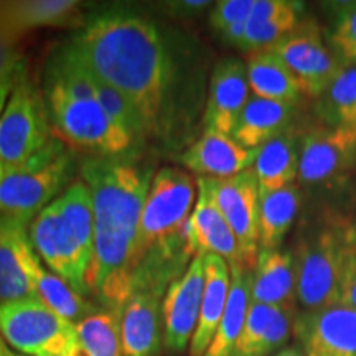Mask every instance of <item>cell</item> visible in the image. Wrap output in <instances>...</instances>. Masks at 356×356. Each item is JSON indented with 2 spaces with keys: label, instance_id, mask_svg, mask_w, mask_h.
I'll return each instance as SVG.
<instances>
[{
  "label": "cell",
  "instance_id": "5",
  "mask_svg": "<svg viewBox=\"0 0 356 356\" xmlns=\"http://www.w3.org/2000/svg\"><path fill=\"white\" fill-rule=\"evenodd\" d=\"M73 154L60 137L20 165L6 167L0 181V216L30 226L44 208L58 198L73 175Z\"/></svg>",
  "mask_w": 356,
  "mask_h": 356
},
{
  "label": "cell",
  "instance_id": "41",
  "mask_svg": "<svg viewBox=\"0 0 356 356\" xmlns=\"http://www.w3.org/2000/svg\"><path fill=\"white\" fill-rule=\"evenodd\" d=\"M12 350H8V346L6 345V341L0 338V356H10Z\"/></svg>",
  "mask_w": 356,
  "mask_h": 356
},
{
  "label": "cell",
  "instance_id": "3",
  "mask_svg": "<svg viewBox=\"0 0 356 356\" xmlns=\"http://www.w3.org/2000/svg\"><path fill=\"white\" fill-rule=\"evenodd\" d=\"M30 243L48 269L81 296H89L88 270L95 256V215L86 184L66 186L29 226Z\"/></svg>",
  "mask_w": 356,
  "mask_h": 356
},
{
  "label": "cell",
  "instance_id": "22",
  "mask_svg": "<svg viewBox=\"0 0 356 356\" xmlns=\"http://www.w3.org/2000/svg\"><path fill=\"white\" fill-rule=\"evenodd\" d=\"M231 287L229 264L222 257L204 254V289L202 310L195 335L190 343V356H203L220 327Z\"/></svg>",
  "mask_w": 356,
  "mask_h": 356
},
{
  "label": "cell",
  "instance_id": "23",
  "mask_svg": "<svg viewBox=\"0 0 356 356\" xmlns=\"http://www.w3.org/2000/svg\"><path fill=\"white\" fill-rule=\"evenodd\" d=\"M304 3L296 0H256L246 22L241 50L249 55L269 50L302 20Z\"/></svg>",
  "mask_w": 356,
  "mask_h": 356
},
{
  "label": "cell",
  "instance_id": "7",
  "mask_svg": "<svg viewBox=\"0 0 356 356\" xmlns=\"http://www.w3.org/2000/svg\"><path fill=\"white\" fill-rule=\"evenodd\" d=\"M0 338L25 356L81 355L76 327L40 299L0 304Z\"/></svg>",
  "mask_w": 356,
  "mask_h": 356
},
{
  "label": "cell",
  "instance_id": "9",
  "mask_svg": "<svg viewBox=\"0 0 356 356\" xmlns=\"http://www.w3.org/2000/svg\"><path fill=\"white\" fill-rule=\"evenodd\" d=\"M50 137L43 92L33 86L25 70L0 115V162L6 167L20 165L42 150Z\"/></svg>",
  "mask_w": 356,
  "mask_h": 356
},
{
  "label": "cell",
  "instance_id": "43",
  "mask_svg": "<svg viewBox=\"0 0 356 356\" xmlns=\"http://www.w3.org/2000/svg\"><path fill=\"white\" fill-rule=\"evenodd\" d=\"M10 356H25V355H20V353H15V351H12ZM74 356H83V355H74Z\"/></svg>",
  "mask_w": 356,
  "mask_h": 356
},
{
  "label": "cell",
  "instance_id": "14",
  "mask_svg": "<svg viewBox=\"0 0 356 356\" xmlns=\"http://www.w3.org/2000/svg\"><path fill=\"white\" fill-rule=\"evenodd\" d=\"M293 337L305 356H356V309L338 304L297 312Z\"/></svg>",
  "mask_w": 356,
  "mask_h": 356
},
{
  "label": "cell",
  "instance_id": "42",
  "mask_svg": "<svg viewBox=\"0 0 356 356\" xmlns=\"http://www.w3.org/2000/svg\"><path fill=\"white\" fill-rule=\"evenodd\" d=\"M3 172H6V165H3V163H2V162H0V181H2Z\"/></svg>",
  "mask_w": 356,
  "mask_h": 356
},
{
  "label": "cell",
  "instance_id": "36",
  "mask_svg": "<svg viewBox=\"0 0 356 356\" xmlns=\"http://www.w3.org/2000/svg\"><path fill=\"white\" fill-rule=\"evenodd\" d=\"M338 304L356 309V221L351 229L348 248H346L340 289H338Z\"/></svg>",
  "mask_w": 356,
  "mask_h": 356
},
{
  "label": "cell",
  "instance_id": "29",
  "mask_svg": "<svg viewBox=\"0 0 356 356\" xmlns=\"http://www.w3.org/2000/svg\"><path fill=\"white\" fill-rule=\"evenodd\" d=\"M302 191L299 185L261 193L259 198V251L279 249L299 215Z\"/></svg>",
  "mask_w": 356,
  "mask_h": 356
},
{
  "label": "cell",
  "instance_id": "16",
  "mask_svg": "<svg viewBox=\"0 0 356 356\" xmlns=\"http://www.w3.org/2000/svg\"><path fill=\"white\" fill-rule=\"evenodd\" d=\"M38 261L29 226L0 216V304L37 299L33 269Z\"/></svg>",
  "mask_w": 356,
  "mask_h": 356
},
{
  "label": "cell",
  "instance_id": "27",
  "mask_svg": "<svg viewBox=\"0 0 356 356\" xmlns=\"http://www.w3.org/2000/svg\"><path fill=\"white\" fill-rule=\"evenodd\" d=\"M246 70L249 88L257 97L297 104L304 96L297 78L273 50L251 53Z\"/></svg>",
  "mask_w": 356,
  "mask_h": 356
},
{
  "label": "cell",
  "instance_id": "8",
  "mask_svg": "<svg viewBox=\"0 0 356 356\" xmlns=\"http://www.w3.org/2000/svg\"><path fill=\"white\" fill-rule=\"evenodd\" d=\"M197 197L198 185L188 172L178 167H163L155 172L142 211L134 266L155 244L185 229Z\"/></svg>",
  "mask_w": 356,
  "mask_h": 356
},
{
  "label": "cell",
  "instance_id": "4",
  "mask_svg": "<svg viewBox=\"0 0 356 356\" xmlns=\"http://www.w3.org/2000/svg\"><path fill=\"white\" fill-rule=\"evenodd\" d=\"M355 220L325 208L302 229L293 249L300 312L338 305L341 270Z\"/></svg>",
  "mask_w": 356,
  "mask_h": 356
},
{
  "label": "cell",
  "instance_id": "2",
  "mask_svg": "<svg viewBox=\"0 0 356 356\" xmlns=\"http://www.w3.org/2000/svg\"><path fill=\"white\" fill-rule=\"evenodd\" d=\"M79 172L95 215V256L86 277L89 296L119 317L132 293L140 218L154 170L127 155H89Z\"/></svg>",
  "mask_w": 356,
  "mask_h": 356
},
{
  "label": "cell",
  "instance_id": "24",
  "mask_svg": "<svg viewBox=\"0 0 356 356\" xmlns=\"http://www.w3.org/2000/svg\"><path fill=\"white\" fill-rule=\"evenodd\" d=\"M296 106L251 96L244 106L233 139L246 149H259L266 142L291 129Z\"/></svg>",
  "mask_w": 356,
  "mask_h": 356
},
{
  "label": "cell",
  "instance_id": "40",
  "mask_svg": "<svg viewBox=\"0 0 356 356\" xmlns=\"http://www.w3.org/2000/svg\"><path fill=\"white\" fill-rule=\"evenodd\" d=\"M274 356H305V355H304V351L300 350V346L296 343V345L286 346V348L277 351Z\"/></svg>",
  "mask_w": 356,
  "mask_h": 356
},
{
  "label": "cell",
  "instance_id": "19",
  "mask_svg": "<svg viewBox=\"0 0 356 356\" xmlns=\"http://www.w3.org/2000/svg\"><path fill=\"white\" fill-rule=\"evenodd\" d=\"M296 305H249L246 322L231 356H274L293 333Z\"/></svg>",
  "mask_w": 356,
  "mask_h": 356
},
{
  "label": "cell",
  "instance_id": "11",
  "mask_svg": "<svg viewBox=\"0 0 356 356\" xmlns=\"http://www.w3.org/2000/svg\"><path fill=\"white\" fill-rule=\"evenodd\" d=\"M216 207L238 239L239 261L249 270L259 254V184L248 168L229 178H207Z\"/></svg>",
  "mask_w": 356,
  "mask_h": 356
},
{
  "label": "cell",
  "instance_id": "13",
  "mask_svg": "<svg viewBox=\"0 0 356 356\" xmlns=\"http://www.w3.org/2000/svg\"><path fill=\"white\" fill-rule=\"evenodd\" d=\"M204 289V254H198L186 270L173 280L162 300L163 346L184 353L197 330Z\"/></svg>",
  "mask_w": 356,
  "mask_h": 356
},
{
  "label": "cell",
  "instance_id": "25",
  "mask_svg": "<svg viewBox=\"0 0 356 356\" xmlns=\"http://www.w3.org/2000/svg\"><path fill=\"white\" fill-rule=\"evenodd\" d=\"M300 136L291 129L257 149L252 163L261 193H270L296 184L299 178Z\"/></svg>",
  "mask_w": 356,
  "mask_h": 356
},
{
  "label": "cell",
  "instance_id": "32",
  "mask_svg": "<svg viewBox=\"0 0 356 356\" xmlns=\"http://www.w3.org/2000/svg\"><path fill=\"white\" fill-rule=\"evenodd\" d=\"M74 327L83 356H124L119 317L113 312L102 309Z\"/></svg>",
  "mask_w": 356,
  "mask_h": 356
},
{
  "label": "cell",
  "instance_id": "6",
  "mask_svg": "<svg viewBox=\"0 0 356 356\" xmlns=\"http://www.w3.org/2000/svg\"><path fill=\"white\" fill-rule=\"evenodd\" d=\"M43 99L48 118L63 142L88 150L96 157L127 155L137 144L114 124L96 96L74 95L55 78L44 74Z\"/></svg>",
  "mask_w": 356,
  "mask_h": 356
},
{
  "label": "cell",
  "instance_id": "12",
  "mask_svg": "<svg viewBox=\"0 0 356 356\" xmlns=\"http://www.w3.org/2000/svg\"><path fill=\"white\" fill-rule=\"evenodd\" d=\"M356 165V134L318 126L300 136L299 180L327 185L341 180Z\"/></svg>",
  "mask_w": 356,
  "mask_h": 356
},
{
  "label": "cell",
  "instance_id": "37",
  "mask_svg": "<svg viewBox=\"0 0 356 356\" xmlns=\"http://www.w3.org/2000/svg\"><path fill=\"white\" fill-rule=\"evenodd\" d=\"M24 65L25 61L17 48V40L0 33V76L13 73Z\"/></svg>",
  "mask_w": 356,
  "mask_h": 356
},
{
  "label": "cell",
  "instance_id": "20",
  "mask_svg": "<svg viewBox=\"0 0 356 356\" xmlns=\"http://www.w3.org/2000/svg\"><path fill=\"white\" fill-rule=\"evenodd\" d=\"M198 197L188 220V231L197 254H215L228 264L239 261L238 239L216 207L207 178L198 177ZM241 262V261H239Z\"/></svg>",
  "mask_w": 356,
  "mask_h": 356
},
{
  "label": "cell",
  "instance_id": "1",
  "mask_svg": "<svg viewBox=\"0 0 356 356\" xmlns=\"http://www.w3.org/2000/svg\"><path fill=\"white\" fill-rule=\"evenodd\" d=\"M70 43L97 78L136 106L147 137L168 140L177 127L178 70L159 25L136 8H101Z\"/></svg>",
  "mask_w": 356,
  "mask_h": 356
},
{
  "label": "cell",
  "instance_id": "30",
  "mask_svg": "<svg viewBox=\"0 0 356 356\" xmlns=\"http://www.w3.org/2000/svg\"><path fill=\"white\" fill-rule=\"evenodd\" d=\"M33 286L37 299L73 325H78L84 318L102 310L101 307L86 300V297L74 291L63 279L58 277L51 270L44 269L42 259L33 269Z\"/></svg>",
  "mask_w": 356,
  "mask_h": 356
},
{
  "label": "cell",
  "instance_id": "28",
  "mask_svg": "<svg viewBox=\"0 0 356 356\" xmlns=\"http://www.w3.org/2000/svg\"><path fill=\"white\" fill-rule=\"evenodd\" d=\"M231 287L228 304L222 315L220 327L213 337L207 353L203 356H231L246 322L249 305H251V270L241 262L229 264Z\"/></svg>",
  "mask_w": 356,
  "mask_h": 356
},
{
  "label": "cell",
  "instance_id": "26",
  "mask_svg": "<svg viewBox=\"0 0 356 356\" xmlns=\"http://www.w3.org/2000/svg\"><path fill=\"white\" fill-rule=\"evenodd\" d=\"M74 0H17L0 2V33L17 40L40 26H60L76 15Z\"/></svg>",
  "mask_w": 356,
  "mask_h": 356
},
{
  "label": "cell",
  "instance_id": "18",
  "mask_svg": "<svg viewBox=\"0 0 356 356\" xmlns=\"http://www.w3.org/2000/svg\"><path fill=\"white\" fill-rule=\"evenodd\" d=\"M163 296L136 291L119 314L124 356H159L163 343Z\"/></svg>",
  "mask_w": 356,
  "mask_h": 356
},
{
  "label": "cell",
  "instance_id": "35",
  "mask_svg": "<svg viewBox=\"0 0 356 356\" xmlns=\"http://www.w3.org/2000/svg\"><path fill=\"white\" fill-rule=\"evenodd\" d=\"M256 0H220L213 3L210 13V25L216 33L239 22H248Z\"/></svg>",
  "mask_w": 356,
  "mask_h": 356
},
{
  "label": "cell",
  "instance_id": "17",
  "mask_svg": "<svg viewBox=\"0 0 356 356\" xmlns=\"http://www.w3.org/2000/svg\"><path fill=\"white\" fill-rule=\"evenodd\" d=\"M257 149H246L233 139V136L203 131L197 142L178 157L186 170L203 178H229L252 167Z\"/></svg>",
  "mask_w": 356,
  "mask_h": 356
},
{
  "label": "cell",
  "instance_id": "39",
  "mask_svg": "<svg viewBox=\"0 0 356 356\" xmlns=\"http://www.w3.org/2000/svg\"><path fill=\"white\" fill-rule=\"evenodd\" d=\"M25 70L26 68L24 65L20 70L13 71V73H10V74H6V76H0V115H2L3 111H6L13 89H15L22 74L25 73Z\"/></svg>",
  "mask_w": 356,
  "mask_h": 356
},
{
  "label": "cell",
  "instance_id": "10",
  "mask_svg": "<svg viewBox=\"0 0 356 356\" xmlns=\"http://www.w3.org/2000/svg\"><path fill=\"white\" fill-rule=\"evenodd\" d=\"M277 53L299 81L307 97L318 99L341 73V66L328 48L322 29L314 19H304L291 33L269 48Z\"/></svg>",
  "mask_w": 356,
  "mask_h": 356
},
{
  "label": "cell",
  "instance_id": "34",
  "mask_svg": "<svg viewBox=\"0 0 356 356\" xmlns=\"http://www.w3.org/2000/svg\"><path fill=\"white\" fill-rule=\"evenodd\" d=\"M91 76L96 99L101 104V108L106 111V114L109 115L111 121L118 124V126L121 127L122 131H126L136 142H139L140 139H147L144 121H142L136 106H134L126 96H122L118 89L111 88L108 83H104L101 78H97L92 71Z\"/></svg>",
  "mask_w": 356,
  "mask_h": 356
},
{
  "label": "cell",
  "instance_id": "33",
  "mask_svg": "<svg viewBox=\"0 0 356 356\" xmlns=\"http://www.w3.org/2000/svg\"><path fill=\"white\" fill-rule=\"evenodd\" d=\"M332 7L325 40L341 70L356 68V0L333 3Z\"/></svg>",
  "mask_w": 356,
  "mask_h": 356
},
{
  "label": "cell",
  "instance_id": "21",
  "mask_svg": "<svg viewBox=\"0 0 356 356\" xmlns=\"http://www.w3.org/2000/svg\"><path fill=\"white\" fill-rule=\"evenodd\" d=\"M251 302L269 307L293 305L296 302V262L293 252L284 249L259 251L251 269Z\"/></svg>",
  "mask_w": 356,
  "mask_h": 356
},
{
  "label": "cell",
  "instance_id": "38",
  "mask_svg": "<svg viewBox=\"0 0 356 356\" xmlns=\"http://www.w3.org/2000/svg\"><path fill=\"white\" fill-rule=\"evenodd\" d=\"M163 6H165L163 7L165 12L175 19H193L207 8H210L213 3L208 0H175V2H167Z\"/></svg>",
  "mask_w": 356,
  "mask_h": 356
},
{
  "label": "cell",
  "instance_id": "31",
  "mask_svg": "<svg viewBox=\"0 0 356 356\" xmlns=\"http://www.w3.org/2000/svg\"><path fill=\"white\" fill-rule=\"evenodd\" d=\"M323 126L356 134V68L343 70L317 99Z\"/></svg>",
  "mask_w": 356,
  "mask_h": 356
},
{
  "label": "cell",
  "instance_id": "15",
  "mask_svg": "<svg viewBox=\"0 0 356 356\" xmlns=\"http://www.w3.org/2000/svg\"><path fill=\"white\" fill-rule=\"evenodd\" d=\"M246 65L238 58L228 56L218 61L211 71L204 106V131L233 136L241 113L249 101Z\"/></svg>",
  "mask_w": 356,
  "mask_h": 356
}]
</instances>
